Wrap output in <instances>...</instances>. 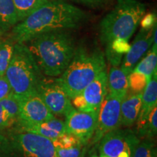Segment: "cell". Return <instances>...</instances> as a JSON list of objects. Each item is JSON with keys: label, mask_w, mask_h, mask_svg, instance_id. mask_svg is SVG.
<instances>
[{"label": "cell", "mask_w": 157, "mask_h": 157, "mask_svg": "<svg viewBox=\"0 0 157 157\" xmlns=\"http://www.w3.org/2000/svg\"><path fill=\"white\" fill-rule=\"evenodd\" d=\"M87 19V13L79 7L63 0H52L17 23L9 35L15 42L25 44L44 33L77 29Z\"/></svg>", "instance_id": "6da1fadb"}, {"label": "cell", "mask_w": 157, "mask_h": 157, "mask_svg": "<svg viewBox=\"0 0 157 157\" xmlns=\"http://www.w3.org/2000/svg\"><path fill=\"white\" fill-rule=\"evenodd\" d=\"M44 75L60 76L73 58L75 41L68 30L50 31L25 43Z\"/></svg>", "instance_id": "7a4b0ae2"}, {"label": "cell", "mask_w": 157, "mask_h": 157, "mask_svg": "<svg viewBox=\"0 0 157 157\" xmlns=\"http://www.w3.org/2000/svg\"><path fill=\"white\" fill-rule=\"evenodd\" d=\"M105 70V57L101 49L78 47L71 61L58 79L71 100Z\"/></svg>", "instance_id": "3957f363"}, {"label": "cell", "mask_w": 157, "mask_h": 157, "mask_svg": "<svg viewBox=\"0 0 157 157\" xmlns=\"http://www.w3.org/2000/svg\"><path fill=\"white\" fill-rule=\"evenodd\" d=\"M146 13L137 0H117V5L100 23V39L105 47L117 40L129 42Z\"/></svg>", "instance_id": "277c9868"}, {"label": "cell", "mask_w": 157, "mask_h": 157, "mask_svg": "<svg viewBox=\"0 0 157 157\" xmlns=\"http://www.w3.org/2000/svg\"><path fill=\"white\" fill-rule=\"evenodd\" d=\"M5 75L17 100L37 92L39 84L44 77L24 43H15L13 56Z\"/></svg>", "instance_id": "5b68a950"}, {"label": "cell", "mask_w": 157, "mask_h": 157, "mask_svg": "<svg viewBox=\"0 0 157 157\" xmlns=\"http://www.w3.org/2000/svg\"><path fill=\"white\" fill-rule=\"evenodd\" d=\"M0 157H58L52 140L14 127L0 132Z\"/></svg>", "instance_id": "8992f818"}, {"label": "cell", "mask_w": 157, "mask_h": 157, "mask_svg": "<svg viewBox=\"0 0 157 157\" xmlns=\"http://www.w3.org/2000/svg\"><path fill=\"white\" fill-rule=\"evenodd\" d=\"M140 141L136 134L129 129H113L99 141V152L107 157H132Z\"/></svg>", "instance_id": "52a82bcc"}, {"label": "cell", "mask_w": 157, "mask_h": 157, "mask_svg": "<svg viewBox=\"0 0 157 157\" xmlns=\"http://www.w3.org/2000/svg\"><path fill=\"white\" fill-rule=\"evenodd\" d=\"M37 93L53 114L66 116L74 109L71 100L68 97L58 78H42Z\"/></svg>", "instance_id": "ba28073f"}, {"label": "cell", "mask_w": 157, "mask_h": 157, "mask_svg": "<svg viewBox=\"0 0 157 157\" xmlns=\"http://www.w3.org/2000/svg\"><path fill=\"white\" fill-rule=\"evenodd\" d=\"M106 70L103 71L79 94L71 99L76 109L84 111H99L104 98L107 95Z\"/></svg>", "instance_id": "9c48e42d"}, {"label": "cell", "mask_w": 157, "mask_h": 157, "mask_svg": "<svg viewBox=\"0 0 157 157\" xmlns=\"http://www.w3.org/2000/svg\"><path fill=\"white\" fill-rule=\"evenodd\" d=\"M122 98L107 93L98 111L97 126L92 137V143L95 144L106 133L119 128L120 125V109Z\"/></svg>", "instance_id": "30bf717a"}, {"label": "cell", "mask_w": 157, "mask_h": 157, "mask_svg": "<svg viewBox=\"0 0 157 157\" xmlns=\"http://www.w3.org/2000/svg\"><path fill=\"white\" fill-rule=\"evenodd\" d=\"M65 117L67 132L78 137L84 146L87 145L95 133L98 112L79 111L74 108Z\"/></svg>", "instance_id": "8fae6325"}, {"label": "cell", "mask_w": 157, "mask_h": 157, "mask_svg": "<svg viewBox=\"0 0 157 157\" xmlns=\"http://www.w3.org/2000/svg\"><path fill=\"white\" fill-rule=\"evenodd\" d=\"M19 115L15 124H36L55 117L37 92L18 100Z\"/></svg>", "instance_id": "7c38bea8"}, {"label": "cell", "mask_w": 157, "mask_h": 157, "mask_svg": "<svg viewBox=\"0 0 157 157\" xmlns=\"http://www.w3.org/2000/svg\"><path fill=\"white\" fill-rule=\"evenodd\" d=\"M155 29H156V24L150 29L141 28L130 45L129 51L124 56L120 68L127 76L151 48Z\"/></svg>", "instance_id": "4fadbf2b"}, {"label": "cell", "mask_w": 157, "mask_h": 157, "mask_svg": "<svg viewBox=\"0 0 157 157\" xmlns=\"http://www.w3.org/2000/svg\"><path fill=\"white\" fill-rule=\"evenodd\" d=\"M13 127L41 135L51 140H53L59 135L67 132L64 121L55 117L36 124H15Z\"/></svg>", "instance_id": "5bb4252c"}, {"label": "cell", "mask_w": 157, "mask_h": 157, "mask_svg": "<svg viewBox=\"0 0 157 157\" xmlns=\"http://www.w3.org/2000/svg\"><path fill=\"white\" fill-rule=\"evenodd\" d=\"M157 72L147 83L142 93V105L137 119V131L145 124L151 111L157 105Z\"/></svg>", "instance_id": "9a60e30c"}, {"label": "cell", "mask_w": 157, "mask_h": 157, "mask_svg": "<svg viewBox=\"0 0 157 157\" xmlns=\"http://www.w3.org/2000/svg\"><path fill=\"white\" fill-rule=\"evenodd\" d=\"M142 93H130L123 98L121 103L120 125L129 127L137 121L142 105Z\"/></svg>", "instance_id": "2e32d148"}, {"label": "cell", "mask_w": 157, "mask_h": 157, "mask_svg": "<svg viewBox=\"0 0 157 157\" xmlns=\"http://www.w3.org/2000/svg\"><path fill=\"white\" fill-rule=\"evenodd\" d=\"M19 115V102L13 92L0 101V132L16 124Z\"/></svg>", "instance_id": "e0dca14e"}, {"label": "cell", "mask_w": 157, "mask_h": 157, "mask_svg": "<svg viewBox=\"0 0 157 157\" xmlns=\"http://www.w3.org/2000/svg\"><path fill=\"white\" fill-rule=\"evenodd\" d=\"M127 76L120 68L112 66L107 77V89L109 95L123 98L128 93Z\"/></svg>", "instance_id": "ac0fdd59"}, {"label": "cell", "mask_w": 157, "mask_h": 157, "mask_svg": "<svg viewBox=\"0 0 157 157\" xmlns=\"http://www.w3.org/2000/svg\"><path fill=\"white\" fill-rule=\"evenodd\" d=\"M18 23L13 0H0V29L7 33Z\"/></svg>", "instance_id": "d6986e66"}, {"label": "cell", "mask_w": 157, "mask_h": 157, "mask_svg": "<svg viewBox=\"0 0 157 157\" xmlns=\"http://www.w3.org/2000/svg\"><path fill=\"white\" fill-rule=\"evenodd\" d=\"M157 68V49L151 47L143 58L137 63L132 71L143 74L147 79L150 80Z\"/></svg>", "instance_id": "ffe728a7"}, {"label": "cell", "mask_w": 157, "mask_h": 157, "mask_svg": "<svg viewBox=\"0 0 157 157\" xmlns=\"http://www.w3.org/2000/svg\"><path fill=\"white\" fill-rule=\"evenodd\" d=\"M15 43L9 34H5L0 40V76L5 74L13 56Z\"/></svg>", "instance_id": "44dd1931"}, {"label": "cell", "mask_w": 157, "mask_h": 157, "mask_svg": "<svg viewBox=\"0 0 157 157\" xmlns=\"http://www.w3.org/2000/svg\"><path fill=\"white\" fill-rule=\"evenodd\" d=\"M18 22L52 0H13Z\"/></svg>", "instance_id": "7402d4cb"}, {"label": "cell", "mask_w": 157, "mask_h": 157, "mask_svg": "<svg viewBox=\"0 0 157 157\" xmlns=\"http://www.w3.org/2000/svg\"><path fill=\"white\" fill-rule=\"evenodd\" d=\"M157 132V107L149 113L145 124L135 133L139 139H154Z\"/></svg>", "instance_id": "603a6c76"}, {"label": "cell", "mask_w": 157, "mask_h": 157, "mask_svg": "<svg viewBox=\"0 0 157 157\" xmlns=\"http://www.w3.org/2000/svg\"><path fill=\"white\" fill-rule=\"evenodd\" d=\"M132 157H157L154 139H140L133 152Z\"/></svg>", "instance_id": "cb8c5ba5"}, {"label": "cell", "mask_w": 157, "mask_h": 157, "mask_svg": "<svg viewBox=\"0 0 157 157\" xmlns=\"http://www.w3.org/2000/svg\"><path fill=\"white\" fill-rule=\"evenodd\" d=\"M128 80V90H130L131 94L142 93L146 87L148 80L139 72L132 71L127 76Z\"/></svg>", "instance_id": "d4e9b609"}, {"label": "cell", "mask_w": 157, "mask_h": 157, "mask_svg": "<svg viewBox=\"0 0 157 157\" xmlns=\"http://www.w3.org/2000/svg\"><path fill=\"white\" fill-rule=\"evenodd\" d=\"M52 142L56 148H69L78 145H83L78 137L68 132H65L59 135L58 137L52 140Z\"/></svg>", "instance_id": "484cf974"}, {"label": "cell", "mask_w": 157, "mask_h": 157, "mask_svg": "<svg viewBox=\"0 0 157 157\" xmlns=\"http://www.w3.org/2000/svg\"><path fill=\"white\" fill-rule=\"evenodd\" d=\"M83 145L69 148H56L58 157H80L84 148Z\"/></svg>", "instance_id": "4316f807"}, {"label": "cell", "mask_w": 157, "mask_h": 157, "mask_svg": "<svg viewBox=\"0 0 157 157\" xmlns=\"http://www.w3.org/2000/svg\"><path fill=\"white\" fill-rule=\"evenodd\" d=\"M65 2H72L85 7L93 9H99L104 7L107 5L109 0H63Z\"/></svg>", "instance_id": "83f0119b"}, {"label": "cell", "mask_w": 157, "mask_h": 157, "mask_svg": "<svg viewBox=\"0 0 157 157\" xmlns=\"http://www.w3.org/2000/svg\"><path fill=\"white\" fill-rule=\"evenodd\" d=\"M12 93V89L5 75L0 76V101L7 97Z\"/></svg>", "instance_id": "f1b7e54d"}, {"label": "cell", "mask_w": 157, "mask_h": 157, "mask_svg": "<svg viewBox=\"0 0 157 157\" xmlns=\"http://www.w3.org/2000/svg\"><path fill=\"white\" fill-rule=\"evenodd\" d=\"M141 28L150 29H152L156 24V13H150L143 16L140 21Z\"/></svg>", "instance_id": "f546056e"}, {"label": "cell", "mask_w": 157, "mask_h": 157, "mask_svg": "<svg viewBox=\"0 0 157 157\" xmlns=\"http://www.w3.org/2000/svg\"><path fill=\"white\" fill-rule=\"evenodd\" d=\"M5 34H6V32H5V31H2L1 29H0V40L3 38V36H5Z\"/></svg>", "instance_id": "4dcf8cb0"}, {"label": "cell", "mask_w": 157, "mask_h": 157, "mask_svg": "<svg viewBox=\"0 0 157 157\" xmlns=\"http://www.w3.org/2000/svg\"><path fill=\"white\" fill-rule=\"evenodd\" d=\"M86 153H87V148H83V151H82V155L80 157H86Z\"/></svg>", "instance_id": "1f68e13d"}, {"label": "cell", "mask_w": 157, "mask_h": 157, "mask_svg": "<svg viewBox=\"0 0 157 157\" xmlns=\"http://www.w3.org/2000/svg\"><path fill=\"white\" fill-rule=\"evenodd\" d=\"M94 157H107V156H104V155H103V154H100V155H99V156H96V155H94Z\"/></svg>", "instance_id": "d6a6232c"}, {"label": "cell", "mask_w": 157, "mask_h": 157, "mask_svg": "<svg viewBox=\"0 0 157 157\" xmlns=\"http://www.w3.org/2000/svg\"><path fill=\"white\" fill-rule=\"evenodd\" d=\"M91 157H94V155H93V156H92Z\"/></svg>", "instance_id": "836d02e7"}]
</instances>
